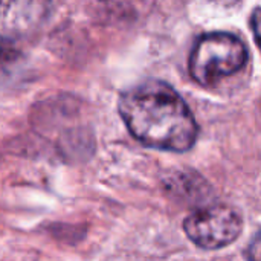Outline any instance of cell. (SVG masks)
<instances>
[{
    "label": "cell",
    "instance_id": "1",
    "mask_svg": "<svg viewBox=\"0 0 261 261\" xmlns=\"http://www.w3.org/2000/svg\"><path fill=\"white\" fill-rule=\"evenodd\" d=\"M119 115L145 147L184 153L197 139L196 119L180 95L162 81H147L122 93Z\"/></svg>",
    "mask_w": 261,
    "mask_h": 261
},
{
    "label": "cell",
    "instance_id": "2",
    "mask_svg": "<svg viewBox=\"0 0 261 261\" xmlns=\"http://www.w3.org/2000/svg\"><path fill=\"white\" fill-rule=\"evenodd\" d=\"M248 58L243 41L229 32L202 35L190 55V73L202 86H213L219 80L239 72Z\"/></svg>",
    "mask_w": 261,
    "mask_h": 261
},
{
    "label": "cell",
    "instance_id": "3",
    "mask_svg": "<svg viewBox=\"0 0 261 261\" xmlns=\"http://www.w3.org/2000/svg\"><path fill=\"white\" fill-rule=\"evenodd\" d=\"M184 231L196 246L216 251L229 246L240 237L243 217L229 205H208L196 210L185 219Z\"/></svg>",
    "mask_w": 261,
    "mask_h": 261
},
{
    "label": "cell",
    "instance_id": "4",
    "mask_svg": "<svg viewBox=\"0 0 261 261\" xmlns=\"http://www.w3.org/2000/svg\"><path fill=\"white\" fill-rule=\"evenodd\" d=\"M50 0H2L0 34L3 41L23 40L46 21Z\"/></svg>",
    "mask_w": 261,
    "mask_h": 261
},
{
    "label": "cell",
    "instance_id": "5",
    "mask_svg": "<svg viewBox=\"0 0 261 261\" xmlns=\"http://www.w3.org/2000/svg\"><path fill=\"white\" fill-rule=\"evenodd\" d=\"M248 261H261V229L254 236L246 251Z\"/></svg>",
    "mask_w": 261,
    "mask_h": 261
},
{
    "label": "cell",
    "instance_id": "6",
    "mask_svg": "<svg viewBox=\"0 0 261 261\" xmlns=\"http://www.w3.org/2000/svg\"><path fill=\"white\" fill-rule=\"evenodd\" d=\"M251 28H252L254 35H255V43L258 44V47L261 49V8H257V9L252 12V17H251Z\"/></svg>",
    "mask_w": 261,
    "mask_h": 261
}]
</instances>
